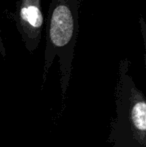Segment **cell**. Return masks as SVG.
I'll return each mask as SVG.
<instances>
[{
  "label": "cell",
  "instance_id": "1",
  "mask_svg": "<svg viewBox=\"0 0 146 147\" xmlns=\"http://www.w3.org/2000/svg\"><path fill=\"white\" fill-rule=\"evenodd\" d=\"M82 0H51L46 20V44L42 71L44 87L54 59L59 62V84L64 100L73 70V59L79 32V8Z\"/></svg>",
  "mask_w": 146,
  "mask_h": 147
},
{
  "label": "cell",
  "instance_id": "3",
  "mask_svg": "<svg viewBox=\"0 0 146 147\" xmlns=\"http://www.w3.org/2000/svg\"><path fill=\"white\" fill-rule=\"evenodd\" d=\"M11 17L26 50L33 54L42 38L44 25L41 0H18Z\"/></svg>",
  "mask_w": 146,
  "mask_h": 147
},
{
  "label": "cell",
  "instance_id": "2",
  "mask_svg": "<svg viewBox=\"0 0 146 147\" xmlns=\"http://www.w3.org/2000/svg\"><path fill=\"white\" fill-rule=\"evenodd\" d=\"M131 62L120 60L114 89L115 116L110 122V147H146V98L130 74Z\"/></svg>",
  "mask_w": 146,
  "mask_h": 147
},
{
  "label": "cell",
  "instance_id": "4",
  "mask_svg": "<svg viewBox=\"0 0 146 147\" xmlns=\"http://www.w3.org/2000/svg\"><path fill=\"white\" fill-rule=\"evenodd\" d=\"M0 55H1L2 57L6 56V49H5V46H4L3 39H2L1 31H0Z\"/></svg>",
  "mask_w": 146,
  "mask_h": 147
}]
</instances>
